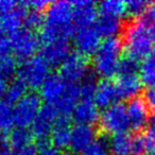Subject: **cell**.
<instances>
[{"label":"cell","mask_w":155,"mask_h":155,"mask_svg":"<svg viewBox=\"0 0 155 155\" xmlns=\"http://www.w3.org/2000/svg\"><path fill=\"white\" fill-rule=\"evenodd\" d=\"M33 134L30 129L27 127H14L7 136L9 147L14 151H19L28 144L33 142Z\"/></svg>","instance_id":"cell-24"},{"label":"cell","mask_w":155,"mask_h":155,"mask_svg":"<svg viewBox=\"0 0 155 155\" xmlns=\"http://www.w3.org/2000/svg\"><path fill=\"white\" fill-rule=\"evenodd\" d=\"M80 155H110V148H108V141H105L102 138H97Z\"/></svg>","instance_id":"cell-34"},{"label":"cell","mask_w":155,"mask_h":155,"mask_svg":"<svg viewBox=\"0 0 155 155\" xmlns=\"http://www.w3.org/2000/svg\"><path fill=\"white\" fill-rule=\"evenodd\" d=\"M95 26L101 36L104 38L117 37L119 33H122V30L124 28L121 18L107 15H99Z\"/></svg>","instance_id":"cell-21"},{"label":"cell","mask_w":155,"mask_h":155,"mask_svg":"<svg viewBox=\"0 0 155 155\" xmlns=\"http://www.w3.org/2000/svg\"><path fill=\"white\" fill-rule=\"evenodd\" d=\"M139 77L142 84L148 87L155 85V46L150 55L140 63Z\"/></svg>","instance_id":"cell-26"},{"label":"cell","mask_w":155,"mask_h":155,"mask_svg":"<svg viewBox=\"0 0 155 155\" xmlns=\"http://www.w3.org/2000/svg\"><path fill=\"white\" fill-rule=\"evenodd\" d=\"M3 33H5V32H3V30H2V27H1V24H0V35H1V34H3Z\"/></svg>","instance_id":"cell-47"},{"label":"cell","mask_w":155,"mask_h":155,"mask_svg":"<svg viewBox=\"0 0 155 155\" xmlns=\"http://www.w3.org/2000/svg\"><path fill=\"white\" fill-rule=\"evenodd\" d=\"M97 85H98V82H97V80H96L95 74L91 73L86 79H84V80L79 84L81 99L94 100V96H95Z\"/></svg>","instance_id":"cell-31"},{"label":"cell","mask_w":155,"mask_h":155,"mask_svg":"<svg viewBox=\"0 0 155 155\" xmlns=\"http://www.w3.org/2000/svg\"><path fill=\"white\" fill-rule=\"evenodd\" d=\"M99 129L105 135H119L127 133L130 129L129 116H127V104L117 102L114 105L102 110L99 119Z\"/></svg>","instance_id":"cell-5"},{"label":"cell","mask_w":155,"mask_h":155,"mask_svg":"<svg viewBox=\"0 0 155 155\" xmlns=\"http://www.w3.org/2000/svg\"><path fill=\"white\" fill-rule=\"evenodd\" d=\"M38 155H63V153L54 148L49 141L38 143Z\"/></svg>","instance_id":"cell-38"},{"label":"cell","mask_w":155,"mask_h":155,"mask_svg":"<svg viewBox=\"0 0 155 155\" xmlns=\"http://www.w3.org/2000/svg\"><path fill=\"white\" fill-rule=\"evenodd\" d=\"M18 67L17 60L13 54L0 58V74L3 75L5 79H10L17 74Z\"/></svg>","instance_id":"cell-30"},{"label":"cell","mask_w":155,"mask_h":155,"mask_svg":"<svg viewBox=\"0 0 155 155\" xmlns=\"http://www.w3.org/2000/svg\"><path fill=\"white\" fill-rule=\"evenodd\" d=\"M141 18L148 22H155V2H151L149 5L146 13Z\"/></svg>","instance_id":"cell-43"},{"label":"cell","mask_w":155,"mask_h":155,"mask_svg":"<svg viewBox=\"0 0 155 155\" xmlns=\"http://www.w3.org/2000/svg\"><path fill=\"white\" fill-rule=\"evenodd\" d=\"M122 51L123 45L121 38H104L93 58L95 74L102 80H110L112 78L117 77Z\"/></svg>","instance_id":"cell-3"},{"label":"cell","mask_w":155,"mask_h":155,"mask_svg":"<svg viewBox=\"0 0 155 155\" xmlns=\"http://www.w3.org/2000/svg\"><path fill=\"white\" fill-rule=\"evenodd\" d=\"M81 100V94H80V87L79 84H71L69 83L68 88L66 93L64 94L61 100L55 104V107L58 110L60 116L71 118L72 113L74 110L77 104Z\"/></svg>","instance_id":"cell-19"},{"label":"cell","mask_w":155,"mask_h":155,"mask_svg":"<svg viewBox=\"0 0 155 155\" xmlns=\"http://www.w3.org/2000/svg\"><path fill=\"white\" fill-rule=\"evenodd\" d=\"M12 44V53L17 61L25 62L36 55V52L41 50L43 41L36 32L21 28L18 31L10 34Z\"/></svg>","instance_id":"cell-6"},{"label":"cell","mask_w":155,"mask_h":155,"mask_svg":"<svg viewBox=\"0 0 155 155\" xmlns=\"http://www.w3.org/2000/svg\"><path fill=\"white\" fill-rule=\"evenodd\" d=\"M119 99L132 100L137 98L142 87L139 74H118L115 81Z\"/></svg>","instance_id":"cell-17"},{"label":"cell","mask_w":155,"mask_h":155,"mask_svg":"<svg viewBox=\"0 0 155 155\" xmlns=\"http://www.w3.org/2000/svg\"><path fill=\"white\" fill-rule=\"evenodd\" d=\"M72 39L77 52L85 56L95 55L102 43V36L96 26L77 28Z\"/></svg>","instance_id":"cell-10"},{"label":"cell","mask_w":155,"mask_h":155,"mask_svg":"<svg viewBox=\"0 0 155 155\" xmlns=\"http://www.w3.org/2000/svg\"><path fill=\"white\" fill-rule=\"evenodd\" d=\"M63 155H73L72 153H63Z\"/></svg>","instance_id":"cell-48"},{"label":"cell","mask_w":155,"mask_h":155,"mask_svg":"<svg viewBox=\"0 0 155 155\" xmlns=\"http://www.w3.org/2000/svg\"><path fill=\"white\" fill-rule=\"evenodd\" d=\"M147 22H148V21H147ZM149 24H150L151 31H152L153 36H154V38H155V22H149Z\"/></svg>","instance_id":"cell-46"},{"label":"cell","mask_w":155,"mask_h":155,"mask_svg":"<svg viewBox=\"0 0 155 155\" xmlns=\"http://www.w3.org/2000/svg\"><path fill=\"white\" fill-rule=\"evenodd\" d=\"M51 66L39 54L21 62L18 67L17 78L31 89H38L48 79Z\"/></svg>","instance_id":"cell-4"},{"label":"cell","mask_w":155,"mask_h":155,"mask_svg":"<svg viewBox=\"0 0 155 155\" xmlns=\"http://www.w3.org/2000/svg\"><path fill=\"white\" fill-rule=\"evenodd\" d=\"M18 3L19 2L13 1V0H0V16L11 12L17 7Z\"/></svg>","instance_id":"cell-40"},{"label":"cell","mask_w":155,"mask_h":155,"mask_svg":"<svg viewBox=\"0 0 155 155\" xmlns=\"http://www.w3.org/2000/svg\"><path fill=\"white\" fill-rule=\"evenodd\" d=\"M118 99L119 96L115 82H112L110 80H101L100 82H98L95 96H94V102L98 107L105 110L117 103Z\"/></svg>","instance_id":"cell-18"},{"label":"cell","mask_w":155,"mask_h":155,"mask_svg":"<svg viewBox=\"0 0 155 155\" xmlns=\"http://www.w3.org/2000/svg\"><path fill=\"white\" fill-rule=\"evenodd\" d=\"M27 91H28V86L17 78V79H14L13 81L9 83L3 99L14 105L28 94Z\"/></svg>","instance_id":"cell-28"},{"label":"cell","mask_w":155,"mask_h":155,"mask_svg":"<svg viewBox=\"0 0 155 155\" xmlns=\"http://www.w3.org/2000/svg\"><path fill=\"white\" fill-rule=\"evenodd\" d=\"M0 135H1V133H0Z\"/></svg>","instance_id":"cell-50"},{"label":"cell","mask_w":155,"mask_h":155,"mask_svg":"<svg viewBox=\"0 0 155 155\" xmlns=\"http://www.w3.org/2000/svg\"><path fill=\"white\" fill-rule=\"evenodd\" d=\"M96 139L97 132L93 125L75 124L71 129V141L69 149L72 154H81Z\"/></svg>","instance_id":"cell-13"},{"label":"cell","mask_w":155,"mask_h":155,"mask_svg":"<svg viewBox=\"0 0 155 155\" xmlns=\"http://www.w3.org/2000/svg\"><path fill=\"white\" fill-rule=\"evenodd\" d=\"M133 140L127 133L112 136L108 140L110 155H133Z\"/></svg>","instance_id":"cell-23"},{"label":"cell","mask_w":155,"mask_h":155,"mask_svg":"<svg viewBox=\"0 0 155 155\" xmlns=\"http://www.w3.org/2000/svg\"><path fill=\"white\" fill-rule=\"evenodd\" d=\"M74 32L73 3L65 0L50 2L45 12V24L41 33V41H69L70 37H73Z\"/></svg>","instance_id":"cell-1"},{"label":"cell","mask_w":155,"mask_h":155,"mask_svg":"<svg viewBox=\"0 0 155 155\" xmlns=\"http://www.w3.org/2000/svg\"><path fill=\"white\" fill-rule=\"evenodd\" d=\"M58 73L71 84L81 83L91 74L89 61L87 56L74 51L58 67Z\"/></svg>","instance_id":"cell-8"},{"label":"cell","mask_w":155,"mask_h":155,"mask_svg":"<svg viewBox=\"0 0 155 155\" xmlns=\"http://www.w3.org/2000/svg\"><path fill=\"white\" fill-rule=\"evenodd\" d=\"M100 115L99 107L96 105L94 100L81 99L75 106L71 118L74 120L75 124L94 125L99 122Z\"/></svg>","instance_id":"cell-16"},{"label":"cell","mask_w":155,"mask_h":155,"mask_svg":"<svg viewBox=\"0 0 155 155\" xmlns=\"http://www.w3.org/2000/svg\"><path fill=\"white\" fill-rule=\"evenodd\" d=\"M39 94L30 91L14 104V124L15 127H32L33 122L37 118L43 104Z\"/></svg>","instance_id":"cell-7"},{"label":"cell","mask_w":155,"mask_h":155,"mask_svg":"<svg viewBox=\"0 0 155 155\" xmlns=\"http://www.w3.org/2000/svg\"><path fill=\"white\" fill-rule=\"evenodd\" d=\"M71 129L69 122H58L52 131L49 142L58 150L63 151L69 148L71 141Z\"/></svg>","instance_id":"cell-22"},{"label":"cell","mask_w":155,"mask_h":155,"mask_svg":"<svg viewBox=\"0 0 155 155\" xmlns=\"http://www.w3.org/2000/svg\"><path fill=\"white\" fill-rule=\"evenodd\" d=\"M150 2L144 0H130L127 1V14L131 17L140 18L143 16Z\"/></svg>","instance_id":"cell-32"},{"label":"cell","mask_w":155,"mask_h":155,"mask_svg":"<svg viewBox=\"0 0 155 155\" xmlns=\"http://www.w3.org/2000/svg\"><path fill=\"white\" fill-rule=\"evenodd\" d=\"M58 116L60 114L54 105L51 104L43 105L38 116L30 129L34 139L37 140V143L49 141L50 135L56 125Z\"/></svg>","instance_id":"cell-9"},{"label":"cell","mask_w":155,"mask_h":155,"mask_svg":"<svg viewBox=\"0 0 155 155\" xmlns=\"http://www.w3.org/2000/svg\"><path fill=\"white\" fill-rule=\"evenodd\" d=\"M121 41L127 55L138 62H142L150 55L155 46V38L150 24L141 17L133 19L125 25Z\"/></svg>","instance_id":"cell-2"},{"label":"cell","mask_w":155,"mask_h":155,"mask_svg":"<svg viewBox=\"0 0 155 155\" xmlns=\"http://www.w3.org/2000/svg\"><path fill=\"white\" fill-rule=\"evenodd\" d=\"M147 155H155V153H151V154H147Z\"/></svg>","instance_id":"cell-49"},{"label":"cell","mask_w":155,"mask_h":155,"mask_svg":"<svg viewBox=\"0 0 155 155\" xmlns=\"http://www.w3.org/2000/svg\"><path fill=\"white\" fill-rule=\"evenodd\" d=\"M127 116H129L130 129L133 131H140L149 124V108L143 98H134L127 104Z\"/></svg>","instance_id":"cell-15"},{"label":"cell","mask_w":155,"mask_h":155,"mask_svg":"<svg viewBox=\"0 0 155 155\" xmlns=\"http://www.w3.org/2000/svg\"><path fill=\"white\" fill-rule=\"evenodd\" d=\"M0 155H18L16 151L9 147L7 141V136H1L0 137Z\"/></svg>","instance_id":"cell-41"},{"label":"cell","mask_w":155,"mask_h":155,"mask_svg":"<svg viewBox=\"0 0 155 155\" xmlns=\"http://www.w3.org/2000/svg\"><path fill=\"white\" fill-rule=\"evenodd\" d=\"M139 62L127 55L121 58L118 74H139Z\"/></svg>","instance_id":"cell-33"},{"label":"cell","mask_w":155,"mask_h":155,"mask_svg":"<svg viewBox=\"0 0 155 155\" xmlns=\"http://www.w3.org/2000/svg\"><path fill=\"white\" fill-rule=\"evenodd\" d=\"M14 127V105L2 99L0 101V137L9 135Z\"/></svg>","instance_id":"cell-25"},{"label":"cell","mask_w":155,"mask_h":155,"mask_svg":"<svg viewBox=\"0 0 155 155\" xmlns=\"http://www.w3.org/2000/svg\"><path fill=\"white\" fill-rule=\"evenodd\" d=\"M16 152L18 153V155H38V146L32 142Z\"/></svg>","instance_id":"cell-42"},{"label":"cell","mask_w":155,"mask_h":155,"mask_svg":"<svg viewBox=\"0 0 155 155\" xmlns=\"http://www.w3.org/2000/svg\"><path fill=\"white\" fill-rule=\"evenodd\" d=\"M146 150H144L143 139L141 135H138L134 138L133 140V155H144Z\"/></svg>","instance_id":"cell-39"},{"label":"cell","mask_w":155,"mask_h":155,"mask_svg":"<svg viewBox=\"0 0 155 155\" xmlns=\"http://www.w3.org/2000/svg\"><path fill=\"white\" fill-rule=\"evenodd\" d=\"M28 9L24 5V1L19 2L18 5L11 12L0 16V24L2 27L3 32L13 34L19 29L24 28V19Z\"/></svg>","instance_id":"cell-20"},{"label":"cell","mask_w":155,"mask_h":155,"mask_svg":"<svg viewBox=\"0 0 155 155\" xmlns=\"http://www.w3.org/2000/svg\"><path fill=\"white\" fill-rule=\"evenodd\" d=\"M44 24H45V13L32 11V10L27 11L24 19V28L36 32L39 29L41 30Z\"/></svg>","instance_id":"cell-29"},{"label":"cell","mask_w":155,"mask_h":155,"mask_svg":"<svg viewBox=\"0 0 155 155\" xmlns=\"http://www.w3.org/2000/svg\"><path fill=\"white\" fill-rule=\"evenodd\" d=\"M148 131H149V132H151V133L154 134V135H155V116L153 117V118L150 120V122H149Z\"/></svg>","instance_id":"cell-45"},{"label":"cell","mask_w":155,"mask_h":155,"mask_svg":"<svg viewBox=\"0 0 155 155\" xmlns=\"http://www.w3.org/2000/svg\"><path fill=\"white\" fill-rule=\"evenodd\" d=\"M8 79H5L3 75L0 74V101L5 98V91H7V88H8Z\"/></svg>","instance_id":"cell-44"},{"label":"cell","mask_w":155,"mask_h":155,"mask_svg":"<svg viewBox=\"0 0 155 155\" xmlns=\"http://www.w3.org/2000/svg\"><path fill=\"white\" fill-rule=\"evenodd\" d=\"M12 53V44L10 35L1 34L0 35V58L9 55Z\"/></svg>","instance_id":"cell-37"},{"label":"cell","mask_w":155,"mask_h":155,"mask_svg":"<svg viewBox=\"0 0 155 155\" xmlns=\"http://www.w3.org/2000/svg\"><path fill=\"white\" fill-rule=\"evenodd\" d=\"M41 52V55L49 63L50 66L60 67L71 53L70 44L68 43V41H54L43 43Z\"/></svg>","instance_id":"cell-14"},{"label":"cell","mask_w":155,"mask_h":155,"mask_svg":"<svg viewBox=\"0 0 155 155\" xmlns=\"http://www.w3.org/2000/svg\"><path fill=\"white\" fill-rule=\"evenodd\" d=\"M143 100L149 110L155 114V85L149 86L143 93Z\"/></svg>","instance_id":"cell-36"},{"label":"cell","mask_w":155,"mask_h":155,"mask_svg":"<svg viewBox=\"0 0 155 155\" xmlns=\"http://www.w3.org/2000/svg\"><path fill=\"white\" fill-rule=\"evenodd\" d=\"M68 85L60 73H51L39 88V96L46 104L55 105L66 93Z\"/></svg>","instance_id":"cell-11"},{"label":"cell","mask_w":155,"mask_h":155,"mask_svg":"<svg viewBox=\"0 0 155 155\" xmlns=\"http://www.w3.org/2000/svg\"><path fill=\"white\" fill-rule=\"evenodd\" d=\"M24 5L28 10L45 13L49 8L50 2L46 0H31V1H24Z\"/></svg>","instance_id":"cell-35"},{"label":"cell","mask_w":155,"mask_h":155,"mask_svg":"<svg viewBox=\"0 0 155 155\" xmlns=\"http://www.w3.org/2000/svg\"><path fill=\"white\" fill-rule=\"evenodd\" d=\"M100 15L122 18L127 14V2L122 0H105L98 3Z\"/></svg>","instance_id":"cell-27"},{"label":"cell","mask_w":155,"mask_h":155,"mask_svg":"<svg viewBox=\"0 0 155 155\" xmlns=\"http://www.w3.org/2000/svg\"><path fill=\"white\" fill-rule=\"evenodd\" d=\"M73 3V24L77 28L95 26L99 10L98 5L89 0H79Z\"/></svg>","instance_id":"cell-12"}]
</instances>
